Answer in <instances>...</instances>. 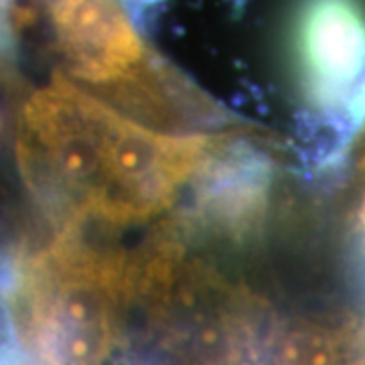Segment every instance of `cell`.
<instances>
[{"instance_id":"1","label":"cell","mask_w":365,"mask_h":365,"mask_svg":"<svg viewBox=\"0 0 365 365\" xmlns=\"http://www.w3.org/2000/svg\"><path fill=\"white\" fill-rule=\"evenodd\" d=\"M225 143L157 130L57 76L25 104L16 150L29 185L69 230L157 217Z\"/></svg>"},{"instance_id":"2","label":"cell","mask_w":365,"mask_h":365,"mask_svg":"<svg viewBox=\"0 0 365 365\" xmlns=\"http://www.w3.org/2000/svg\"><path fill=\"white\" fill-rule=\"evenodd\" d=\"M53 21L67 69L93 88L112 91L138 114L165 118L203 112L150 59L116 0H57Z\"/></svg>"}]
</instances>
